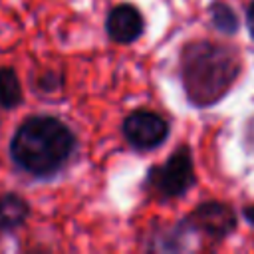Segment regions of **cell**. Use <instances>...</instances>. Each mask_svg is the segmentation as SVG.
I'll use <instances>...</instances> for the list:
<instances>
[{
  "label": "cell",
  "instance_id": "8fae6325",
  "mask_svg": "<svg viewBox=\"0 0 254 254\" xmlns=\"http://www.w3.org/2000/svg\"><path fill=\"white\" fill-rule=\"evenodd\" d=\"M244 216H246V220L254 226V206H246V208H244Z\"/></svg>",
  "mask_w": 254,
  "mask_h": 254
},
{
  "label": "cell",
  "instance_id": "5b68a950",
  "mask_svg": "<svg viewBox=\"0 0 254 254\" xmlns=\"http://www.w3.org/2000/svg\"><path fill=\"white\" fill-rule=\"evenodd\" d=\"M192 220L202 232H206L212 238H224L236 226V218H234L232 210L226 204H220V202L200 204L192 212Z\"/></svg>",
  "mask_w": 254,
  "mask_h": 254
},
{
  "label": "cell",
  "instance_id": "30bf717a",
  "mask_svg": "<svg viewBox=\"0 0 254 254\" xmlns=\"http://www.w3.org/2000/svg\"><path fill=\"white\" fill-rule=\"evenodd\" d=\"M248 30H250V34H252V38H254V2H252L250 8H248Z\"/></svg>",
  "mask_w": 254,
  "mask_h": 254
},
{
  "label": "cell",
  "instance_id": "52a82bcc",
  "mask_svg": "<svg viewBox=\"0 0 254 254\" xmlns=\"http://www.w3.org/2000/svg\"><path fill=\"white\" fill-rule=\"evenodd\" d=\"M28 218V204L18 194L0 196V228H16Z\"/></svg>",
  "mask_w": 254,
  "mask_h": 254
},
{
  "label": "cell",
  "instance_id": "6da1fadb",
  "mask_svg": "<svg viewBox=\"0 0 254 254\" xmlns=\"http://www.w3.org/2000/svg\"><path fill=\"white\" fill-rule=\"evenodd\" d=\"M73 149V135L54 117H30L16 131L12 159L32 175L46 177L58 171Z\"/></svg>",
  "mask_w": 254,
  "mask_h": 254
},
{
  "label": "cell",
  "instance_id": "ba28073f",
  "mask_svg": "<svg viewBox=\"0 0 254 254\" xmlns=\"http://www.w3.org/2000/svg\"><path fill=\"white\" fill-rule=\"evenodd\" d=\"M22 101V87L18 75L10 67H0V105L12 109Z\"/></svg>",
  "mask_w": 254,
  "mask_h": 254
},
{
  "label": "cell",
  "instance_id": "7a4b0ae2",
  "mask_svg": "<svg viewBox=\"0 0 254 254\" xmlns=\"http://www.w3.org/2000/svg\"><path fill=\"white\" fill-rule=\"evenodd\" d=\"M238 60L222 46L192 44L183 54V83L194 105L218 101L238 75Z\"/></svg>",
  "mask_w": 254,
  "mask_h": 254
},
{
  "label": "cell",
  "instance_id": "9c48e42d",
  "mask_svg": "<svg viewBox=\"0 0 254 254\" xmlns=\"http://www.w3.org/2000/svg\"><path fill=\"white\" fill-rule=\"evenodd\" d=\"M210 14H212V24L224 32V34H234L238 28V20L234 16V12L226 6V4H212L210 6Z\"/></svg>",
  "mask_w": 254,
  "mask_h": 254
},
{
  "label": "cell",
  "instance_id": "8992f818",
  "mask_svg": "<svg viewBox=\"0 0 254 254\" xmlns=\"http://www.w3.org/2000/svg\"><path fill=\"white\" fill-rule=\"evenodd\" d=\"M107 32L119 44H129L137 40L143 32V18L131 4L115 6L107 16Z\"/></svg>",
  "mask_w": 254,
  "mask_h": 254
},
{
  "label": "cell",
  "instance_id": "3957f363",
  "mask_svg": "<svg viewBox=\"0 0 254 254\" xmlns=\"http://www.w3.org/2000/svg\"><path fill=\"white\" fill-rule=\"evenodd\" d=\"M149 175H151L153 185L163 194H167V196H179V194H183L192 185V181H194L190 151L187 147L177 149L163 167L153 169Z\"/></svg>",
  "mask_w": 254,
  "mask_h": 254
},
{
  "label": "cell",
  "instance_id": "277c9868",
  "mask_svg": "<svg viewBox=\"0 0 254 254\" xmlns=\"http://www.w3.org/2000/svg\"><path fill=\"white\" fill-rule=\"evenodd\" d=\"M123 133L131 145L139 149H151L163 143V139L169 135V125L161 115L141 109L125 119Z\"/></svg>",
  "mask_w": 254,
  "mask_h": 254
}]
</instances>
